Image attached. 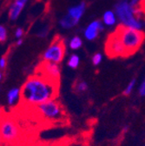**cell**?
<instances>
[{
	"instance_id": "cell-1",
	"label": "cell",
	"mask_w": 145,
	"mask_h": 146,
	"mask_svg": "<svg viewBox=\"0 0 145 146\" xmlns=\"http://www.w3.org/2000/svg\"><path fill=\"white\" fill-rule=\"evenodd\" d=\"M59 84L35 73L30 76L21 87V102L27 107L35 108L58 94Z\"/></svg>"
},
{
	"instance_id": "cell-2",
	"label": "cell",
	"mask_w": 145,
	"mask_h": 146,
	"mask_svg": "<svg viewBox=\"0 0 145 146\" xmlns=\"http://www.w3.org/2000/svg\"><path fill=\"white\" fill-rule=\"evenodd\" d=\"M115 32L119 36L124 47L125 58L136 53L145 40V32L124 25H119Z\"/></svg>"
},
{
	"instance_id": "cell-3",
	"label": "cell",
	"mask_w": 145,
	"mask_h": 146,
	"mask_svg": "<svg viewBox=\"0 0 145 146\" xmlns=\"http://www.w3.org/2000/svg\"><path fill=\"white\" fill-rule=\"evenodd\" d=\"M35 111L40 118L49 123H58L62 122L65 118L64 110L62 104L55 99L49 100L40 105L35 107Z\"/></svg>"
},
{
	"instance_id": "cell-4",
	"label": "cell",
	"mask_w": 145,
	"mask_h": 146,
	"mask_svg": "<svg viewBox=\"0 0 145 146\" xmlns=\"http://www.w3.org/2000/svg\"><path fill=\"white\" fill-rule=\"evenodd\" d=\"M66 46L64 39L61 36L57 35L53 38L50 46L44 51L43 55V61L52 62L55 64H59L63 61L65 55Z\"/></svg>"
},
{
	"instance_id": "cell-5",
	"label": "cell",
	"mask_w": 145,
	"mask_h": 146,
	"mask_svg": "<svg viewBox=\"0 0 145 146\" xmlns=\"http://www.w3.org/2000/svg\"><path fill=\"white\" fill-rule=\"evenodd\" d=\"M20 127L11 117L0 118V141L5 143H14L20 137Z\"/></svg>"
},
{
	"instance_id": "cell-6",
	"label": "cell",
	"mask_w": 145,
	"mask_h": 146,
	"mask_svg": "<svg viewBox=\"0 0 145 146\" xmlns=\"http://www.w3.org/2000/svg\"><path fill=\"white\" fill-rule=\"evenodd\" d=\"M116 11L118 15L119 19L126 26L140 30L142 25L139 23V21H137L135 18L133 8L126 0H122L121 2H119L117 5Z\"/></svg>"
},
{
	"instance_id": "cell-7",
	"label": "cell",
	"mask_w": 145,
	"mask_h": 146,
	"mask_svg": "<svg viewBox=\"0 0 145 146\" xmlns=\"http://www.w3.org/2000/svg\"><path fill=\"white\" fill-rule=\"evenodd\" d=\"M105 52L111 58H125V50L117 34L114 31L108 36L105 42Z\"/></svg>"
},
{
	"instance_id": "cell-8",
	"label": "cell",
	"mask_w": 145,
	"mask_h": 146,
	"mask_svg": "<svg viewBox=\"0 0 145 146\" xmlns=\"http://www.w3.org/2000/svg\"><path fill=\"white\" fill-rule=\"evenodd\" d=\"M36 73H38V74L55 83H60L61 70L58 64L43 61L36 69Z\"/></svg>"
},
{
	"instance_id": "cell-9",
	"label": "cell",
	"mask_w": 145,
	"mask_h": 146,
	"mask_svg": "<svg viewBox=\"0 0 145 146\" xmlns=\"http://www.w3.org/2000/svg\"><path fill=\"white\" fill-rule=\"evenodd\" d=\"M29 0H15V1L11 5L9 8V18L11 21L17 20L20 16L22 11L24 10L25 5Z\"/></svg>"
},
{
	"instance_id": "cell-10",
	"label": "cell",
	"mask_w": 145,
	"mask_h": 146,
	"mask_svg": "<svg viewBox=\"0 0 145 146\" xmlns=\"http://www.w3.org/2000/svg\"><path fill=\"white\" fill-rule=\"evenodd\" d=\"M103 25H102V23L100 21H94L93 23H91L87 27V29H86V31L84 32L85 38L88 40L95 39L97 36L98 33L101 31H103Z\"/></svg>"
},
{
	"instance_id": "cell-11",
	"label": "cell",
	"mask_w": 145,
	"mask_h": 146,
	"mask_svg": "<svg viewBox=\"0 0 145 146\" xmlns=\"http://www.w3.org/2000/svg\"><path fill=\"white\" fill-rule=\"evenodd\" d=\"M19 101H21V88L13 87L7 93V104L9 106L13 107Z\"/></svg>"
},
{
	"instance_id": "cell-12",
	"label": "cell",
	"mask_w": 145,
	"mask_h": 146,
	"mask_svg": "<svg viewBox=\"0 0 145 146\" xmlns=\"http://www.w3.org/2000/svg\"><path fill=\"white\" fill-rule=\"evenodd\" d=\"M85 10V3L83 2L80 5L72 7L69 10V15H70L72 17H74L75 19H77V21H79L80 17H82V15L83 14Z\"/></svg>"
},
{
	"instance_id": "cell-13",
	"label": "cell",
	"mask_w": 145,
	"mask_h": 146,
	"mask_svg": "<svg viewBox=\"0 0 145 146\" xmlns=\"http://www.w3.org/2000/svg\"><path fill=\"white\" fill-rule=\"evenodd\" d=\"M78 23V21L77 19H75L74 17H72L70 15L67 14L66 16H64L61 21H60V25L65 28V29H68V28H71V27H73L75 26Z\"/></svg>"
},
{
	"instance_id": "cell-14",
	"label": "cell",
	"mask_w": 145,
	"mask_h": 146,
	"mask_svg": "<svg viewBox=\"0 0 145 146\" xmlns=\"http://www.w3.org/2000/svg\"><path fill=\"white\" fill-rule=\"evenodd\" d=\"M103 21L107 25H113L116 23V18L111 11H106L103 15Z\"/></svg>"
},
{
	"instance_id": "cell-15",
	"label": "cell",
	"mask_w": 145,
	"mask_h": 146,
	"mask_svg": "<svg viewBox=\"0 0 145 146\" xmlns=\"http://www.w3.org/2000/svg\"><path fill=\"white\" fill-rule=\"evenodd\" d=\"M79 63H80V60H79L78 56L76 54H73V55H71L70 58L68 60V66L70 67L71 69H77L79 65Z\"/></svg>"
},
{
	"instance_id": "cell-16",
	"label": "cell",
	"mask_w": 145,
	"mask_h": 146,
	"mask_svg": "<svg viewBox=\"0 0 145 146\" xmlns=\"http://www.w3.org/2000/svg\"><path fill=\"white\" fill-rule=\"evenodd\" d=\"M88 84L86 82L84 81H79V82H77V84H75V90L78 93H83L85 91L88 90Z\"/></svg>"
},
{
	"instance_id": "cell-17",
	"label": "cell",
	"mask_w": 145,
	"mask_h": 146,
	"mask_svg": "<svg viewBox=\"0 0 145 146\" xmlns=\"http://www.w3.org/2000/svg\"><path fill=\"white\" fill-rule=\"evenodd\" d=\"M82 40L80 38H78V36H75V38H73L70 42V49L72 50H77L79 49L81 46H82Z\"/></svg>"
},
{
	"instance_id": "cell-18",
	"label": "cell",
	"mask_w": 145,
	"mask_h": 146,
	"mask_svg": "<svg viewBox=\"0 0 145 146\" xmlns=\"http://www.w3.org/2000/svg\"><path fill=\"white\" fill-rule=\"evenodd\" d=\"M136 84V78H133V79L128 84L127 87L125 88V90H124V91H123V94H124L125 96H129V95H130V94L132 93V91L134 90V89H135Z\"/></svg>"
},
{
	"instance_id": "cell-19",
	"label": "cell",
	"mask_w": 145,
	"mask_h": 146,
	"mask_svg": "<svg viewBox=\"0 0 145 146\" xmlns=\"http://www.w3.org/2000/svg\"><path fill=\"white\" fill-rule=\"evenodd\" d=\"M8 38V31L5 26L0 25V43H5Z\"/></svg>"
},
{
	"instance_id": "cell-20",
	"label": "cell",
	"mask_w": 145,
	"mask_h": 146,
	"mask_svg": "<svg viewBox=\"0 0 145 146\" xmlns=\"http://www.w3.org/2000/svg\"><path fill=\"white\" fill-rule=\"evenodd\" d=\"M102 55L100 53H96L92 58V63L94 65H98L102 61Z\"/></svg>"
},
{
	"instance_id": "cell-21",
	"label": "cell",
	"mask_w": 145,
	"mask_h": 146,
	"mask_svg": "<svg viewBox=\"0 0 145 146\" xmlns=\"http://www.w3.org/2000/svg\"><path fill=\"white\" fill-rule=\"evenodd\" d=\"M139 95L142 97L145 96V78H143V80L142 81L140 86H139Z\"/></svg>"
},
{
	"instance_id": "cell-22",
	"label": "cell",
	"mask_w": 145,
	"mask_h": 146,
	"mask_svg": "<svg viewBox=\"0 0 145 146\" xmlns=\"http://www.w3.org/2000/svg\"><path fill=\"white\" fill-rule=\"evenodd\" d=\"M23 35H24V30H23V28L19 27V28H17V29H16V31H15V38H16L17 39H20V38H22Z\"/></svg>"
},
{
	"instance_id": "cell-23",
	"label": "cell",
	"mask_w": 145,
	"mask_h": 146,
	"mask_svg": "<svg viewBox=\"0 0 145 146\" xmlns=\"http://www.w3.org/2000/svg\"><path fill=\"white\" fill-rule=\"evenodd\" d=\"M48 32H49V27L48 26H45V27H44L43 29H41L38 31V36H41V38H44V36L48 34Z\"/></svg>"
},
{
	"instance_id": "cell-24",
	"label": "cell",
	"mask_w": 145,
	"mask_h": 146,
	"mask_svg": "<svg viewBox=\"0 0 145 146\" xmlns=\"http://www.w3.org/2000/svg\"><path fill=\"white\" fill-rule=\"evenodd\" d=\"M7 65V58L5 57L0 58V69L4 70Z\"/></svg>"
},
{
	"instance_id": "cell-25",
	"label": "cell",
	"mask_w": 145,
	"mask_h": 146,
	"mask_svg": "<svg viewBox=\"0 0 145 146\" xmlns=\"http://www.w3.org/2000/svg\"><path fill=\"white\" fill-rule=\"evenodd\" d=\"M140 2H141V0H131L130 5H131V7L134 9V8H136V7H137V6L139 5Z\"/></svg>"
},
{
	"instance_id": "cell-26",
	"label": "cell",
	"mask_w": 145,
	"mask_h": 146,
	"mask_svg": "<svg viewBox=\"0 0 145 146\" xmlns=\"http://www.w3.org/2000/svg\"><path fill=\"white\" fill-rule=\"evenodd\" d=\"M22 44H23V39H22V38L17 39V42H16V45H17V46H20V45H22Z\"/></svg>"
},
{
	"instance_id": "cell-27",
	"label": "cell",
	"mask_w": 145,
	"mask_h": 146,
	"mask_svg": "<svg viewBox=\"0 0 145 146\" xmlns=\"http://www.w3.org/2000/svg\"><path fill=\"white\" fill-rule=\"evenodd\" d=\"M2 78H3V73H2L1 70H0V81L2 80Z\"/></svg>"
}]
</instances>
